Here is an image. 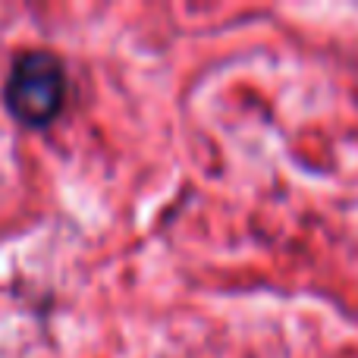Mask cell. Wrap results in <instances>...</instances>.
<instances>
[{
	"instance_id": "cell-1",
	"label": "cell",
	"mask_w": 358,
	"mask_h": 358,
	"mask_svg": "<svg viewBox=\"0 0 358 358\" xmlns=\"http://www.w3.org/2000/svg\"><path fill=\"white\" fill-rule=\"evenodd\" d=\"M66 101V69L50 50H25L16 57L3 85V104L16 123L44 129L54 123Z\"/></svg>"
}]
</instances>
